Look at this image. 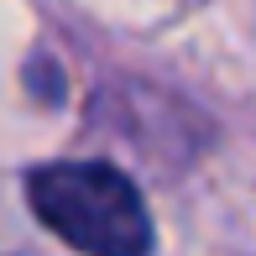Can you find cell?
<instances>
[{"instance_id": "cell-1", "label": "cell", "mask_w": 256, "mask_h": 256, "mask_svg": "<svg viewBox=\"0 0 256 256\" xmlns=\"http://www.w3.org/2000/svg\"><path fill=\"white\" fill-rule=\"evenodd\" d=\"M37 220L89 256H146L152 220L126 172L104 162H52L26 183Z\"/></svg>"}]
</instances>
